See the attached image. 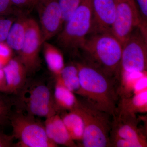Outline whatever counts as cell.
<instances>
[{"mask_svg":"<svg viewBox=\"0 0 147 147\" xmlns=\"http://www.w3.org/2000/svg\"><path fill=\"white\" fill-rule=\"evenodd\" d=\"M76 65L80 82L76 94L92 107L115 117L119 101L118 80L88 61Z\"/></svg>","mask_w":147,"mask_h":147,"instance_id":"cell-1","label":"cell"},{"mask_svg":"<svg viewBox=\"0 0 147 147\" xmlns=\"http://www.w3.org/2000/svg\"><path fill=\"white\" fill-rule=\"evenodd\" d=\"M123 46L111 32L90 34L81 50L88 61L119 80Z\"/></svg>","mask_w":147,"mask_h":147,"instance_id":"cell-2","label":"cell"},{"mask_svg":"<svg viewBox=\"0 0 147 147\" xmlns=\"http://www.w3.org/2000/svg\"><path fill=\"white\" fill-rule=\"evenodd\" d=\"M82 117L84 132L82 141L84 147H110L112 117L94 108L86 101L79 100L75 108Z\"/></svg>","mask_w":147,"mask_h":147,"instance_id":"cell-3","label":"cell"},{"mask_svg":"<svg viewBox=\"0 0 147 147\" xmlns=\"http://www.w3.org/2000/svg\"><path fill=\"white\" fill-rule=\"evenodd\" d=\"M92 20V0H82L58 34V44L68 52L77 53L90 34Z\"/></svg>","mask_w":147,"mask_h":147,"instance_id":"cell-4","label":"cell"},{"mask_svg":"<svg viewBox=\"0 0 147 147\" xmlns=\"http://www.w3.org/2000/svg\"><path fill=\"white\" fill-rule=\"evenodd\" d=\"M9 120L12 135L18 141L14 147H58L47 137L44 123L34 116L24 114L19 110L11 115Z\"/></svg>","mask_w":147,"mask_h":147,"instance_id":"cell-5","label":"cell"},{"mask_svg":"<svg viewBox=\"0 0 147 147\" xmlns=\"http://www.w3.org/2000/svg\"><path fill=\"white\" fill-rule=\"evenodd\" d=\"M19 92V104L28 115L46 119L59 112L54 101L53 93L45 84L27 82Z\"/></svg>","mask_w":147,"mask_h":147,"instance_id":"cell-6","label":"cell"},{"mask_svg":"<svg viewBox=\"0 0 147 147\" xmlns=\"http://www.w3.org/2000/svg\"><path fill=\"white\" fill-rule=\"evenodd\" d=\"M147 68V35L137 28L123 46L120 73H144Z\"/></svg>","mask_w":147,"mask_h":147,"instance_id":"cell-7","label":"cell"},{"mask_svg":"<svg viewBox=\"0 0 147 147\" xmlns=\"http://www.w3.org/2000/svg\"><path fill=\"white\" fill-rule=\"evenodd\" d=\"M139 28L147 35L142 26V20L135 1L117 2V11L111 33L122 46L129 39L134 29Z\"/></svg>","mask_w":147,"mask_h":147,"instance_id":"cell-8","label":"cell"},{"mask_svg":"<svg viewBox=\"0 0 147 147\" xmlns=\"http://www.w3.org/2000/svg\"><path fill=\"white\" fill-rule=\"evenodd\" d=\"M42 43L39 24L34 18H28L26 37L18 57L28 74L34 73L40 67L39 53Z\"/></svg>","mask_w":147,"mask_h":147,"instance_id":"cell-9","label":"cell"},{"mask_svg":"<svg viewBox=\"0 0 147 147\" xmlns=\"http://www.w3.org/2000/svg\"><path fill=\"white\" fill-rule=\"evenodd\" d=\"M139 122L136 115L118 111L113 117L110 136L126 139L134 143L137 147H146V136L138 127Z\"/></svg>","mask_w":147,"mask_h":147,"instance_id":"cell-10","label":"cell"},{"mask_svg":"<svg viewBox=\"0 0 147 147\" xmlns=\"http://www.w3.org/2000/svg\"><path fill=\"white\" fill-rule=\"evenodd\" d=\"M36 7L42 41H48L59 34L63 28L64 23L61 11L58 0L39 1Z\"/></svg>","mask_w":147,"mask_h":147,"instance_id":"cell-11","label":"cell"},{"mask_svg":"<svg viewBox=\"0 0 147 147\" xmlns=\"http://www.w3.org/2000/svg\"><path fill=\"white\" fill-rule=\"evenodd\" d=\"M92 20L89 34L111 33L117 11L115 1L92 0Z\"/></svg>","mask_w":147,"mask_h":147,"instance_id":"cell-12","label":"cell"},{"mask_svg":"<svg viewBox=\"0 0 147 147\" xmlns=\"http://www.w3.org/2000/svg\"><path fill=\"white\" fill-rule=\"evenodd\" d=\"M6 81L5 93H18L27 82L26 69L18 57L12 58L3 68Z\"/></svg>","mask_w":147,"mask_h":147,"instance_id":"cell-13","label":"cell"},{"mask_svg":"<svg viewBox=\"0 0 147 147\" xmlns=\"http://www.w3.org/2000/svg\"><path fill=\"white\" fill-rule=\"evenodd\" d=\"M47 137L57 145L69 147H77L71 139L60 115L58 113L45 119L44 122Z\"/></svg>","mask_w":147,"mask_h":147,"instance_id":"cell-14","label":"cell"},{"mask_svg":"<svg viewBox=\"0 0 147 147\" xmlns=\"http://www.w3.org/2000/svg\"><path fill=\"white\" fill-rule=\"evenodd\" d=\"M23 13L17 15V18L11 27L5 41L12 50L18 53L21 50L25 40L28 18Z\"/></svg>","mask_w":147,"mask_h":147,"instance_id":"cell-15","label":"cell"},{"mask_svg":"<svg viewBox=\"0 0 147 147\" xmlns=\"http://www.w3.org/2000/svg\"><path fill=\"white\" fill-rule=\"evenodd\" d=\"M53 96L55 105L59 111L73 110L77 106L79 101L74 93L67 88L57 76Z\"/></svg>","mask_w":147,"mask_h":147,"instance_id":"cell-16","label":"cell"},{"mask_svg":"<svg viewBox=\"0 0 147 147\" xmlns=\"http://www.w3.org/2000/svg\"><path fill=\"white\" fill-rule=\"evenodd\" d=\"M119 100L117 111L134 115L138 113H147V90L129 97L120 98Z\"/></svg>","mask_w":147,"mask_h":147,"instance_id":"cell-17","label":"cell"},{"mask_svg":"<svg viewBox=\"0 0 147 147\" xmlns=\"http://www.w3.org/2000/svg\"><path fill=\"white\" fill-rule=\"evenodd\" d=\"M66 128L71 139L75 141H81L84 132V123L82 117L75 108L65 111L60 115Z\"/></svg>","mask_w":147,"mask_h":147,"instance_id":"cell-18","label":"cell"},{"mask_svg":"<svg viewBox=\"0 0 147 147\" xmlns=\"http://www.w3.org/2000/svg\"><path fill=\"white\" fill-rule=\"evenodd\" d=\"M43 53L48 68L55 76L60 73L64 67L63 55L57 47L47 41L43 42Z\"/></svg>","mask_w":147,"mask_h":147,"instance_id":"cell-19","label":"cell"},{"mask_svg":"<svg viewBox=\"0 0 147 147\" xmlns=\"http://www.w3.org/2000/svg\"><path fill=\"white\" fill-rule=\"evenodd\" d=\"M56 76L74 93L76 94L80 88L79 71L76 64L65 66L60 74Z\"/></svg>","mask_w":147,"mask_h":147,"instance_id":"cell-20","label":"cell"},{"mask_svg":"<svg viewBox=\"0 0 147 147\" xmlns=\"http://www.w3.org/2000/svg\"><path fill=\"white\" fill-rule=\"evenodd\" d=\"M82 0H58L64 24L72 15L81 3Z\"/></svg>","mask_w":147,"mask_h":147,"instance_id":"cell-21","label":"cell"},{"mask_svg":"<svg viewBox=\"0 0 147 147\" xmlns=\"http://www.w3.org/2000/svg\"><path fill=\"white\" fill-rule=\"evenodd\" d=\"M0 92V127L9 119L11 102L10 100Z\"/></svg>","mask_w":147,"mask_h":147,"instance_id":"cell-22","label":"cell"},{"mask_svg":"<svg viewBox=\"0 0 147 147\" xmlns=\"http://www.w3.org/2000/svg\"><path fill=\"white\" fill-rule=\"evenodd\" d=\"M16 19L11 16H0V42H5L11 27Z\"/></svg>","mask_w":147,"mask_h":147,"instance_id":"cell-23","label":"cell"},{"mask_svg":"<svg viewBox=\"0 0 147 147\" xmlns=\"http://www.w3.org/2000/svg\"><path fill=\"white\" fill-rule=\"evenodd\" d=\"M22 12V11L13 6L10 0H0V16L18 15Z\"/></svg>","mask_w":147,"mask_h":147,"instance_id":"cell-24","label":"cell"},{"mask_svg":"<svg viewBox=\"0 0 147 147\" xmlns=\"http://www.w3.org/2000/svg\"><path fill=\"white\" fill-rule=\"evenodd\" d=\"M12 51L6 42H0V69L3 68L13 58Z\"/></svg>","mask_w":147,"mask_h":147,"instance_id":"cell-25","label":"cell"},{"mask_svg":"<svg viewBox=\"0 0 147 147\" xmlns=\"http://www.w3.org/2000/svg\"><path fill=\"white\" fill-rule=\"evenodd\" d=\"M13 6L21 11L29 10L36 7L39 0H10Z\"/></svg>","mask_w":147,"mask_h":147,"instance_id":"cell-26","label":"cell"},{"mask_svg":"<svg viewBox=\"0 0 147 147\" xmlns=\"http://www.w3.org/2000/svg\"><path fill=\"white\" fill-rule=\"evenodd\" d=\"M142 20L143 28L147 31V0H135Z\"/></svg>","mask_w":147,"mask_h":147,"instance_id":"cell-27","label":"cell"},{"mask_svg":"<svg viewBox=\"0 0 147 147\" xmlns=\"http://www.w3.org/2000/svg\"><path fill=\"white\" fill-rule=\"evenodd\" d=\"M110 147H137L132 142L120 137L110 136Z\"/></svg>","mask_w":147,"mask_h":147,"instance_id":"cell-28","label":"cell"},{"mask_svg":"<svg viewBox=\"0 0 147 147\" xmlns=\"http://www.w3.org/2000/svg\"><path fill=\"white\" fill-rule=\"evenodd\" d=\"M13 135L6 134L0 128V147H14V140Z\"/></svg>","mask_w":147,"mask_h":147,"instance_id":"cell-29","label":"cell"},{"mask_svg":"<svg viewBox=\"0 0 147 147\" xmlns=\"http://www.w3.org/2000/svg\"><path fill=\"white\" fill-rule=\"evenodd\" d=\"M146 90H147V74H145L137 81L134 87L133 95L140 93Z\"/></svg>","mask_w":147,"mask_h":147,"instance_id":"cell-30","label":"cell"},{"mask_svg":"<svg viewBox=\"0 0 147 147\" xmlns=\"http://www.w3.org/2000/svg\"><path fill=\"white\" fill-rule=\"evenodd\" d=\"M6 81L3 69H0V92L5 93Z\"/></svg>","mask_w":147,"mask_h":147,"instance_id":"cell-31","label":"cell"},{"mask_svg":"<svg viewBox=\"0 0 147 147\" xmlns=\"http://www.w3.org/2000/svg\"><path fill=\"white\" fill-rule=\"evenodd\" d=\"M114 1H115L116 2H117L120 1H135V0H114Z\"/></svg>","mask_w":147,"mask_h":147,"instance_id":"cell-32","label":"cell"},{"mask_svg":"<svg viewBox=\"0 0 147 147\" xmlns=\"http://www.w3.org/2000/svg\"><path fill=\"white\" fill-rule=\"evenodd\" d=\"M45 1V0H39V1L40 2H42V1Z\"/></svg>","mask_w":147,"mask_h":147,"instance_id":"cell-33","label":"cell"}]
</instances>
